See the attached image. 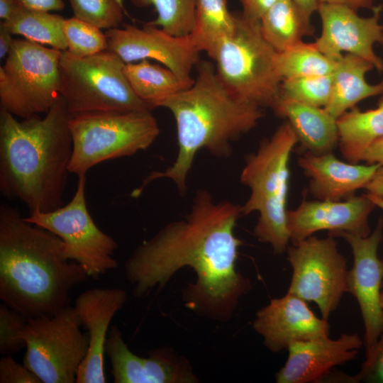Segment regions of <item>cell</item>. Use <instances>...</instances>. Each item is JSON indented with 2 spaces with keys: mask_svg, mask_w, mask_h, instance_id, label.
<instances>
[{
  "mask_svg": "<svg viewBox=\"0 0 383 383\" xmlns=\"http://www.w3.org/2000/svg\"><path fill=\"white\" fill-rule=\"evenodd\" d=\"M240 216L238 204L216 201L204 189L196 191L190 212L139 245L126 260L133 295L145 298L163 288L178 270L189 267L196 282L182 290L185 307L213 321L231 319L251 286L236 270L241 240L234 228Z\"/></svg>",
  "mask_w": 383,
  "mask_h": 383,
  "instance_id": "1",
  "label": "cell"
},
{
  "mask_svg": "<svg viewBox=\"0 0 383 383\" xmlns=\"http://www.w3.org/2000/svg\"><path fill=\"white\" fill-rule=\"evenodd\" d=\"M72 118L60 94L43 118L18 121L0 110V192L29 213L63 206L73 142Z\"/></svg>",
  "mask_w": 383,
  "mask_h": 383,
  "instance_id": "2",
  "label": "cell"
},
{
  "mask_svg": "<svg viewBox=\"0 0 383 383\" xmlns=\"http://www.w3.org/2000/svg\"><path fill=\"white\" fill-rule=\"evenodd\" d=\"M89 276L64 254L52 232L0 206V299L28 318L51 316L69 305L71 290Z\"/></svg>",
  "mask_w": 383,
  "mask_h": 383,
  "instance_id": "3",
  "label": "cell"
},
{
  "mask_svg": "<svg viewBox=\"0 0 383 383\" xmlns=\"http://www.w3.org/2000/svg\"><path fill=\"white\" fill-rule=\"evenodd\" d=\"M197 68L193 84L160 106L170 110L176 122L178 152L174 162L164 171L151 172L132 192V197L139 196L148 184L160 178L172 179L184 195L199 150L204 148L216 157H230L231 143L253 129L262 118V108L235 95L210 62L200 61Z\"/></svg>",
  "mask_w": 383,
  "mask_h": 383,
  "instance_id": "4",
  "label": "cell"
},
{
  "mask_svg": "<svg viewBox=\"0 0 383 383\" xmlns=\"http://www.w3.org/2000/svg\"><path fill=\"white\" fill-rule=\"evenodd\" d=\"M297 143L293 128L285 121L246 157L240 176V182L250 189L241 206L242 215L259 213L254 235L259 241L270 244L276 255L286 252L290 241L287 218L289 165Z\"/></svg>",
  "mask_w": 383,
  "mask_h": 383,
  "instance_id": "5",
  "label": "cell"
},
{
  "mask_svg": "<svg viewBox=\"0 0 383 383\" xmlns=\"http://www.w3.org/2000/svg\"><path fill=\"white\" fill-rule=\"evenodd\" d=\"M233 33L218 46L213 60L222 82L242 100L272 108L280 96L282 78L277 52L262 35L260 22L237 12Z\"/></svg>",
  "mask_w": 383,
  "mask_h": 383,
  "instance_id": "6",
  "label": "cell"
},
{
  "mask_svg": "<svg viewBox=\"0 0 383 383\" xmlns=\"http://www.w3.org/2000/svg\"><path fill=\"white\" fill-rule=\"evenodd\" d=\"M125 65L108 50L84 57L62 51L60 94L72 117L151 110L133 91L124 74Z\"/></svg>",
  "mask_w": 383,
  "mask_h": 383,
  "instance_id": "7",
  "label": "cell"
},
{
  "mask_svg": "<svg viewBox=\"0 0 383 383\" xmlns=\"http://www.w3.org/2000/svg\"><path fill=\"white\" fill-rule=\"evenodd\" d=\"M70 128L73 151L69 170L77 177L104 161L147 150L160 131L151 110L73 116Z\"/></svg>",
  "mask_w": 383,
  "mask_h": 383,
  "instance_id": "8",
  "label": "cell"
},
{
  "mask_svg": "<svg viewBox=\"0 0 383 383\" xmlns=\"http://www.w3.org/2000/svg\"><path fill=\"white\" fill-rule=\"evenodd\" d=\"M61 50L14 38L0 67V106L23 119L45 114L60 96Z\"/></svg>",
  "mask_w": 383,
  "mask_h": 383,
  "instance_id": "9",
  "label": "cell"
},
{
  "mask_svg": "<svg viewBox=\"0 0 383 383\" xmlns=\"http://www.w3.org/2000/svg\"><path fill=\"white\" fill-rule=\"evenodd\" d=\"M74 306L51 316L28 318L22 337L26 351L23 365L43 383H74L89 350L87 333Z\"/></svg>",
  "mask_w": 383,
  "mask_h": 383,
  "instance_id": "10",
  "label": "cell"
},
{
  "mask_svg": "<svg viewBox=\"0 0 383 383\" xmlns=\"http://www.w3.org/2000/svg\"><path fill=\"white\" fill-rule=\"evenodd\" d=\"M86 176L78 177L76 192L66 205L48 212L29 213L25 220L57 235L65 257L79 264L89 277L97 279L118 267L115 240L91 218L85 199Z\"/></svg>",
  "mask_w": 383,
  "mask_h": 383,
  "instance_id": "11",
  "label": "cell"
},
{
  "mask_svg": "<svg viewBox=\"0 0 383 383\" xmlns=\"http://www.w3.org/2000/svg\"><path fill=\"white\" fill-rule=\"evenodd\" d=\"M334 238L311 235L286 250L292 268L287 293L315 303L325 320L348 292L347 260Z\"/></svg>",
  "mask_w": 383,
  "mask_h": 383,
  "instance_id": "12",
  "label": "cell"
},
{
  "mask_svg": "<svg viewBox=\"0 0 383 383\" xmlns=\"http://www.w3.org/2000/svg\"><path fill=\"white\" fill-rule=\"evenodd\" d=\"M105 34L107 50L125 63L155 60L183 81L193 84L191 72L200 62L201 51L190 34L175 36L148 23L141 28L126 24L123 28L106 30Z\"/></svg>",
  "mask_w": 383,
  "mask_h": 383,
  "instance_id": "13",
  "label": "cell"
},
{
  "mask_svg": "<svg viewBox=\"0 0 383 383\" xmlns=\"http://www.w3.org/2000/svg\"><path fill=\"white\" fill-rule=\"evenodd\" d=\"M383 218L381 217L374 231L362 237L351 233H328L333 238H343L351 248L353 266L348 270V292L356 299L360 306L365 326L366 350L372 347L383 333V310L380 294L383 282V259L377 251L382 239Z\"/></svg>",
  "mask_w": 383,
  "mask_h": 383,
  "instance_id": "14",
  "label": "cell"
},
{
  "mask_svg": "<svg viewBox=\"0 0 383 383\" xmlns=\"http://www.w3.org/2000/svg\"><path fill=\"white\" fill-rule=\"evenodd\" d=\"M382 5L374 6L370 16L361 17L357 11L348 6L320 3L317 12L321 18V33L314 44L334 61L345 52L366 60L374 69L382 72L383 60L374 50L382 38Z\"/></svg>",
  "mask_w": 383,
  "mask_h": 383,
  "instance_id": "15",
  "label": "cell"
},
{
  "mask_svg": "<svg viewBox=\"0 0 383 383\" xmlns=\"http://www.w3.org/2000/svg\"><path fill=\"white\" fill-rule=\"evenodd\" d=\"M115 383H196L199 379L189 360L169 346L148 352V357L134 354L117 325L111 326L105 343Z\"/></svg>",
  "mask_w": 383,
  "mask_h": 383,
  "instance_id": "16",
  "label": "cell"
},
{
  "mask_svg": "<svg viewBox=\"0 0 383 383\" xmlns=\"http://www.w3.org/2000/svg\"><path fill=\"white\" fill-rule=\"evenodd\" d=\"M375 208L366 194L341 201H303L295 209L287 210L290 241L296 245L324 230L368 236L371 233L369 216Z\"/></svg>",
  "mask_w": 383,
  "mask_h": 383,
  "instance_id": "17",
  "label": "cell"
},
{
  "mask_svg": "<svg viewBox=\"0 0 383 383\" xmlns=\"http://www.w3.org/2000/svg\"><path fill=\"white\" fill-rule=\"evenodd\" d=\"M127 299L119 288H92L81 293L74 309L87 330L89 350L79 369L77 383H104L105 343L111 320Z\"/></svg>",
  "mask_w": 383,
  "mask_h": 383,
  "instance_id": "18",
  "label": "cell"
},
{
  "mask_svg": "<svg viewBox=\"0 0 383 383\" xmlns=\"http://www.w3.org/2000/svg\"><path fill=\"white\" fill-rule=\"evenodd\" d=\"M253 328L266 348L279 353L295 342L329 336L330 326L328 320L313 313L306 301L287 293L257 312Z\"/></svg>",
  "mask_w": 383,
  "mask_h": 383,
  "instance_id": "19",
  "label": "cell"
},
{
  "mask_svg": "<svg viewBox=\"0 0 383 383\" xmlns=\"http://www.w3.org/2000/svg\"><path fill=\"white\" fill-rule=\"evenodd\" d=\"M363 341L357 333L295 342L288 348L284 365L275 375L277 383H308L326 377L331 370L355 358Z\"/></svg>",
  "mask_w": 383,
  "mask_h": 383,
  "instance_id": "20",
  "label": "cell"
},
{
  "mask_svg": "<svg viewBox=\"0 0 383 383\" xmlns=\"http://www.w3.org/2000/svg\"><path fill=\"white\" fill-rule=\"evenodd\" d=\"M309 178L308 190L318 200L341 201L365 189L378 164L361 165L343 162L332 152L316 155L305 152L297 160Z\"/></svg>",
  "mask_w": 383,
  "mask_h": 383,
  "instance_id": "21",
  "label": "cell"
},
{
  "mask_svg": "<svg viewBox=\"0 0 383 383\" xmlns=\"http://www.w3.org/2000/svg\"><path fill=\"white\" fill-rule=\"evenodd\" d=\"M275 114L287 121L304 152H332L339 143L337 119L324 108L279 96L272 106Z\"/></svg>",
  "mask_w": 383,
  "mask_h": 383,
  "instance_id": "22",
  "label": "cell"
},
{
  "mask_svg": "<svg viewBox=\"0 0 383 383\" xmlns=\"http://www.w3.org/2000/svg\"><path fill=\"white\" fill-rule=\"evenodd\" d=\"M374 68L372 64L358 56L343 55L335 62L331 95L325 110L338 119L358 102L383 94V79L370 84L365 79L366 74Z\"/></svg>",
  "mask_w": 383,
  "mask_h": 383,
  "instance_id": "23",
  "label": "cell"
},
{
  "mask_svg": "<svg viewBox=\"0 0 383 383\" xmlns=\"http://www.w3.org/2000/svg\"><path fill=\"white\" fill-rule=\"evenodd\" d=\"M261 32L267 42L282 52L312 35L311 17L293 0H278L262 16Z\"/></svg>",
  "mask_w": 383,
  "mask_h": 383,
  "instance_id": "24",
  "label": "cell"
},
{
  "mask_svg": "<svg viewBox=\"0 0 383 383\" xmlns=\"http://www.w3.org/2000/svg\"><path fill=\"white\" fill-rule=\"evenodd\" d=\"M340 152L347 162L360 163L365 150L383 137V94L377 107L361 111L354 107L338 119Z\"/></svg>",
  "mask_w": 383,
  "mask_h": 383,
  "instance_id": "25",
  "label": "cell"
},
{
  "mask_svg": "<svg viewBox=\"0 0 383 383\" xmlns=\"http://www.w3.org/2000/svg\"><path fill=\"white\" fill-rule=\"evenodd\" d=\"M123 71L135 95L151 110L192 85L166 67L148 60L126 63Z\"/></svg>",
  "mask_w": 383,
  "mask_h": 383,
  "instance_id": "26",
  "label": "cell"
},
{
  "mask_svg": "<svg viewBox=\"0 0 383 383\" xmlns=\"http://www.w3.org/2000/svg\"><path fill=\"white\" fill-rule=\"evenodd\" d=\"M236 27V14L226 0H195L194 23L190 35L199 50L213 58L221 42Z\"/></svg>",
  "mask_w": 383,
  "mask_h": 383,
  "instance_id": "27",
  "label": "cell"
},
{
  "mask_svg": "<svg viewBox=\"0 0 383 383\" xmlns=\"http://www.w3.org/2000/svg\"><path fill=\"white\" fill-rule=\"evenodd\" d=\"M65 20L50 11L21 5L9 19L1 22L12 35H21L28 40L65 51L67 49L64 34Z\"/></svg>",
  "mask_w": 383,
  "mask_h": 383,
  "instance_id": "28",
  "label": "cell"
},
{
  "mask_svg": "<svg viewBox=\"0 0 383 383\" xmlns=\"http://www.w3.org/2000/svg\"><path fill=\"white\" fill-rule=\"evenodd\" d=\"M335 62L323 54L314 43L304 41L278 52L277 56V70L282 81L289 78L331 74Z\"/></svg>",
  "mask_w": 383,
  "mask_h": 383,
  "instance_id": "29",
  "label": "cell"
},
{
  "mask_svg": "<svg viewBox=\"0 0 383 383\" xmlns=\"http://www.w3.org/2000/svg\"><path fill=\"white\" fill-rule=\"evenodd\" d=\"M138 8L153 6L157 17L148 22L175 36L191 33L194 23L195 0H131Z\"/></svg>",
  "mask_w": 383,
  "mask_h": 383,
  "instance_id": "30",
  "label": "cell"
},
{
  "mask_svg": "<svg viewBox=\"0 0 383 383\" xmlns=\"http://www.w3.org/2000/svg\"><path fill=\"white\" fill-rule=\"evenodd\" d=\"M64 34L67 51L74 57H88L108 49L107 38L101 29L74 16L65 18Z\"/></svg>",
  "mask_w": 383,
  "mask_h": 383,
  "instance_id": "31",
  "label": "cell"
},
{
  "mask_svg": "<svg viewBox=\"0 0 383 383\" xmlns=\"http://www.w3.org/2000/svg\"><path fill=\"white\" fill-rule=\"evenodd\" d=\"M333 75L285 79L280 96L313 106L325 108L332 91Z\"/></svg>",
  "mask_w": 383,
  "mask_h": 383,
  "instance_id": "32",
  "label": "cell"
},
{
  "mask_svg": "<svg viewBox=\"0 0 383 383\" xmlns=\"http://www.w3.org/2000/svg\"><path fill=\"white\" fill-rule=\"evenodd\" d=\"M74 16L100 29L118 28L124 19L122 0H69Z\"/></svg>",
  "mask_w": 383,
  "mask_h": 383,
  "instance_id": "33",
  "label": "cell"
},
{
  "mask_svg": "<svg viewBox=\"0 0 383 383\" xmlns=\"http://www.w3.org/2000/svg\"><path fill=\"white\" fill-rule=\"evenodd\" d=\"M26 316L3 303L0 305V353L12 355L26 348L22 333L28 321Z\"/></svg>",
  "mask_w": 383,
  "mask_h": 383,
  "instance_id": "34",
  "label": "cell"
},
{
  "mask_svg": "<svg viewBox=\"0 0 383 383\" xmlns=\"http://www.w3.org/2000/svg\"><path fill=\"white\" fill-rule=\"evenodd\" d=\"M366 355L360 372L352 377V382L383 383V333L377 343L366 350Z\"/></svg>",
  "mask_w": 383,
  "mask_h": 383,
  "instance_id": "35",
  "label": "cell"
},
{
  "mask_svg": "<svg viewBox=\"0 0 383 383\" xmlns=\"http://www.w3.org/2000/svg\"><path fill=\"white\" fill-rule=\"evenodd\" d=\"M6 355L0 360V383H42L23 364Z\"/></svg>",
  "mask_w": 383,
  "mask_h": 383,
  "instance_id": "36",
  "label": "cell"
},
{
  "mask_svg": "<svg viewBox=\"0 0 383 383\" xmlns=\"http://www.w3.org/2000/svg\"><path fill=\"white\" fill-rule=\"evenodd\" d=\"M241 13L249 19L260 21L265 13L278 0H239Z\"/></svg>",
  "mask_w": 383,
  "mask_h": 383,
  "instance_id": "37",
  "label": "cell"
},
{
  "mask_svg": "<svg viewBox=\"0 0 383 383\" xmlns=\"http://www.w3.org/2000/svg\"><path fill=\"white\" fill-rule=\"evenodd\" d=\"M361 162L383 166V137L368 145L362 155Z\"/></svg>",
  "mask_w": 383,
  "mask_h": 383,
  "instance_id": "38",
  "label": "cell"
},
{
  "mask_svg": "<svg viewBox=\"0 0 383 383\" xmlns=\"http://www.w3.org/2000/svg\"><path fill=\"white\" fill-rule=\"evenodd\" d=\"M20 1L28 8L45 11H59L65 8L63 0H20Z\"/></svg>",
  "mask_w": 383,
  "mask_h": 383,
  "instance_id": "39",
  "label": "cell"
},
{
  "mask_svg": "<svg viewBox=\"0 0 383 383\" xmlns=\"http://www.w3.org/2000/svg\"><path fill=\"white\" fill-rule=\"evenodd\" d=\"M365 189L367 191V193L383 197V166L377 169Z\"/></svg>",
  "mask_w": 383,
  "mask_h": 383,
  "instance_id": "40",
  "label": "cell"
},
{
  "mask_svg": "<svg viewBox=\"0 0 383 383\" xmlns=\"http://www.w3.org/2000/svg\"><path fill=\"white\" fill-rule=\"evenodd\" d=\"M318 2L344 5L355 11L360 9L372 10L374 7L373 0H318Z\"/></svg>",
  "mask_w": 383,
  "mask_h": 383,
  "instance_id": "41",
  "label": "cell"
},
{
  "mask_svg": "<svg viewBox=\"0 0 383 383\" xmlns=\"http://www.w3.org/2000/svg\"><path fill=\"white\" fill-rule=\"evenodd\" d=\"M9 30L0 23V59L6 57L12 47L14 38Z\"/></svg>",
  "mask_w": 383,
  "mask_h": 383,
  "instance_id": "42",
  "label": "cell"
},
{
  "mask_svg": "<svg viewBox=\"0 0 383 383\" xmlns=\"http://www.w3.org/2000/svg\"><path fill=\"white\" fill-rule=\"evenodd\" d=\"M21 5L20 0H0L1 21L9 19Z\"/></svg>",
  "mask_w": 383,
  "mask_h": 383,
  "instance_id": "43",
  "label": "cell"
},
{
  "mask_svg": "<svg viewBox=\"0 0 383 383\" xmlns=\"http://www.w3.org/2000/svg\"><path fill=\"white\" fill-rule=\"evenodd\" d=\"M296 2L305 12L311 17L314 12L317 11L319 4L318 0H293Z\"/></svg>",
  "mask_w": 383,
  "mask_h": 383,
  "instance_id": "44",
  "label": "cell"
},
{
  "mask_svg": "<svg viewBox=\"0 0 383 383\" xmlns=\"http://www.w3.org/2000/svg\"><path fill=\"white\" fill-rule=\"evenodd\" d=\"M367 196L374 202V204L382 210H383V197L378 196L370 193L366 194ZM383 289V282H382Z\"/></svg>",
  "mask_w": 383,
  "mask_h": 383,
  "instance_id": "45",
  "label": "cell"
},
{
  "mask_svg": "<svg viewBox=\"0 0 383 383\" xmlns=\"http://www.w3.org/2000/svg\"><path fill=\"white\" fill-rule=\"evenodd\" d=\"M379 302H380L381 308L383 310V291H382L381 294H380V301H379Z\"/></svg>",
  "mask_w": 383,
  "mask_h": 383,
  "instance_id": "46",
  "label": "cell"
},
{
  "mask_svg": "<svg viewBox=\"0 0 383 383\" xmlns=\"http://www.w3.org/2000/svg\"><path fill=\"white\" fill-rule=\"evenodd\" d=\"M379 44L382 45V50H383V25H382V38H381Z\"/></svg>",
  "mask_w": 383,
  "mask_h": 383,
  "instance_id": "47",
  "label": "cell"
}]
</instances>
